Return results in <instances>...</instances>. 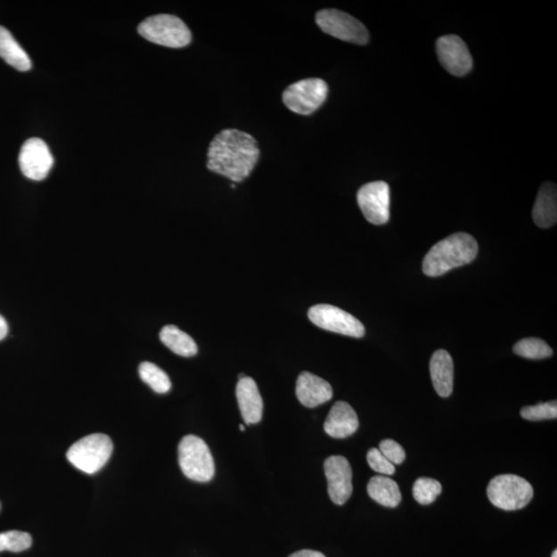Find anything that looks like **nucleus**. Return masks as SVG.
I'll use <instances>...</instances> for the list:
<instances>
[{
  "mask_svg": "<svg viewBox=\"0 0 557 557\" xmlns=\"http://www.w3.org/2000/svg\"><path fill=\"white\" fill-rule=\"evenodd\" d=\"M260 150L251 135L238 129L222 130L209 143L208 168L233 182H242L258 165Z\"/></svg>",
  "mask_w": 557,
  "mask_h": 557,
  "instance_id": "1",
  "label": "nucleus"
},
{
  "mask_svg": "<svg viewBox=\"0 0 557 557\" xmlns=\"http://www.w3.org/2000/svg\"><path fill=\"white\" fill-rule=\"evenodd\" d=\"M478 251V242L471 234H451L431 247L423 259L422 271L429 277H440L456 267L471 264Z\"/></svg>",
  "mask_w": 557,
  "mask_h": 557,
  "instance_id": "2",
  "label": "nucleus"
},
{
  "mask_svg": "<svg viewBox=\"0 0 557 557\" xmlns=\"http://www.w3.org/2000/svg\"><path fill=\"white\" fill-rule=\"evenodd\" d=\"M139 34L147 41L168 48H183L192 43V35L181 19L173 15L150 17L139 25Z\"/></svg>",
  "mask_w": 557,
  "mask_h": 557,
  "instance_id": "3",
  "label": "nucleus"
},
{
  "mask_svg": "<svg viewBox=\"0 0 557 557\" xmlns=\"http://www.w3.org/2000/svg\"><path fill=\"white\" fill-rule=\"evenodd\" d=\"M180 468L188 479L205 483L215 475V463L211 450L202 438L189 435L179 444Z\"/></svg>",
  "mask_w": 557,
  "mask_h": 557,
  "instance_id": "4",
  "label": "nucleus"
},
{
  "mask_svg": "<svg viewBox=\"0 0 557 557\" xmlns=\"http://www.w3.org/2000/svg\"><path fill=\"white\" fill-rule=\"evenodd\" d=\"M113 452V442L103 434L84 437L69 449L67 457L75 468L86 474H95L110 460Z\"/></svg>",
  "mask_w": 557,
  "mask_h": 557,
  "instance_id": "5",
  "label": "nucleus"
},
{
  "mask_svg": "<svg viewBox=\"0 0 557 557\" xmlns=\"http://www.w3.org/2000/svg\"><path fill=\"white\" fill-rule=\"evenodd\" d=\"M487 496L496 508L515 511L528 506L533 500L534 489L522 477L500 475L489 482Z\"/></svg>",
  "mask_w": 557,
  "mask_h": 557,
  "instance_id": "6",
  "label": "nucleus"
},
{
  "mask_svg": "<svg viewBox=\"0 0 557 557\" xmlns=\"http://www.w3.org/2000/svg\"><path fill=\"white\" fill-rule=\"evenodd\" d=\"M329 86L321 78H306L291 85L284 91L285 106L299 115H311L326 101Z\"/></svg>",
  "mask_w": 557,
  "mask_h": 557,
  "instance_id": "7",
  "label": "nucleus"
},
{
  "mask_svg": "<svg viewBox=\"0 0 557 557\" xmlns=\"http://www.w3.org/2000/svg\"><path fill=\"white\" fill-rule=\"evenodd\" d=\"M316 23L325 34L340 41L357 45L368 44L370 35L357 19L339 10H323L317 12Z\"/></svg>",
  "mask_w": 557,
  "mask_h": 557,
  "instance_id": "8",
  "label": "nucleus"
},
{
  "mask_svg": "<svg viewBox=\"0 0 557 557\" xmlns=\"http://www.w3.org/2000/svg\"><path fill=\"white\" fill-rule=\"evenodd\" d=\"M307 316L320 329L352 338H363L365 326L351 314L332 305L320 304L311 307Z\"/></svg>",
  "mask_w": 557,
  "mask_h": 557,
  "instance_id": "9",
  "label": "nucleus"
},
{
  "mask_svg": "<svg viewBox=\"0 0 557 557\" xmlns=\"http://www.w3.org/2000/svg\"><path fill=\"white\" fill-rule=\"evenodd\" d=\"M357 202L360 209L372 225H383L390 217V190L388 183L376 181L359 189Z\"/></svg>",
  "mask_w": 557,
  "mask_h": 557,
  "instance_id": "10",
  "label": "nucleus"
},
{
  "mask_svg": "<svg viewBox=\"0 0 557 557\" xmlns=\"http://www.w3.org/2000/svg\"><path fill=\"white\" fill-rule=\"evenodd\" d=\"M53 165L54 159L47 143L37 137L26 141L20 150L19 166L26 178L42 181L47 178Z\"/></svg>",
  "mask_w": 557,
  "mask_h": 557,
  "instance_id": "11",
  "label": "nucleus"
},
{
  "mask_svg": "<svg viewBox=\"0 0 557 557\" xmlns=\"http://www.w3.org/2000/svg\"><path fill=\"white\" fill-rule=\"evenodd\" d=\"M437 55L443 68L451 75L463 77L473 68V58L460 37L451 35L438 38Z\"/></svg>",
  "mask_w": 557,
  "mask_h": 557,
  "instance_id": "12",
  "label": "nucleus"
},
{
  "mask_svg": "<svg viewBox=\"0 0 557 557\" xmlns=\"http://www.w3.org/2000/svg\"><path fill=\"white\" fill-rule=\"evenodd\" d=\"M324 471L329 483L327 491L331 500L342 506L350 499L353 493L352 469L349 462L344 456H331L324 463Z\"/></svg>",
  "mask_w": 557,
  "mask_h": 557,
  "instance_id": "13",
  "label": "nucleus"
},
{
  "mask_svg": "<svg viewBox=\"0 0 557 557\" xmlns=\"http://www.w3.org/2000/svg\"><path fill=\"white\" fill-rule=\"evenodd\" d=\"M296 392L299 401L307 408H316L332 398L331 384L309 372L299 376Z\"/></svg>",
  "mask_w": 557,
  "mask_h": 557,
  "instance_id": "14",
  "label": "nucleus"
},
{
  "mask_svg": "<svg viewBox=\"0 0 557 557\" xmlns=\"http://www.w3.org/2000/svg\"><path fill=\"white\" fill-rule=\"evenodd\" d=\"M358 427L356 412L346 402L334 404L324 422L326 434L334 438H348L356 434Z\"/></svg>",
  "mask_w": 557,
  "mask_h": 557,
  "instance_id": "15",
  "label": "nucleus"
},
{
  "mask_svg": "<svg viewBox=\"0 0 557 557\" xmlns=\"http://www.w3.org/2000/svg\"><path fill=\"white\" fill-rule=\"evenodd\" d=\"M237 399L242 419L247 425L258 423L264 412V402L260 396L257 382L250 377L239 380L237 384Z\"/></svg>",
  "mask_w": 557,
  "mask_h": 557,
  "instance_id": "16",
  "label": "nucleus"
},
{
  "mask_svg": "<svg viewBox=\"0 0 557 557\" xmlns=\"http://www.w3.org/2000/svg\"><path fill=\"white\" fill-rule=\"evenodd\" d=\"M430 370L438 395L442 397H450L455 382V365L450 354L446 350H438L432 354Z\"/></svg>",
  "mask_w": 557,
  "mask_h": 557,
  "instance_id": "17",
  "label": "nucleus"
},
{
  "mask_svg": "<svg viewBox=\"0 0 557 557\" xmlns=\"http://www.w3.org/2000/svg\"><path fill=\"white\" fill-rule=\"evenodd\" d=\"M535 225L540 228H549L557 221V192L553 183H544L533 209Z\"/></svg>",
  "mask_w": 557,
  "mask_h": 557,
  "instance_id": "18",
  "label": "nucleus"
},
{
  "mask_svg": "<svg viewBox=\"0 0 557 557\" xmlns=\"http://www.w3.org/2000/svg\"><path fill=\"white\" fill-rule=\"evenodd\" d=\"M0 57L17 70L28 71L31 69L29 54L3 26H0Z\"/></svg>",
  "mask_w": 557,
  "mask_h": 557,
  "instance_id": "19",
  "label": "nucleus"
},
{
  "mask_svg": "<svg viewBox=\"0 0 557 557\" xmlns=\"http://www.w3.org/2000/svg\"><path fill=\"white\" fill-rule=\"evenodd\" d=\"M368 494L372 500L388 508H396L402 501L397 483L382 475L372 478L368 484Z\"/></svg>",
  "mask_w": 557,
  "mask_h": 557,
  "instance_id": "20",
  "label": "nucleus"
},
{
  "mask_svg": "<svg viewBox=\"0 0 557 557\" xmlns=\"http://www.w3.org/2000/svg\"><path fill=\"white\" fill-rule=\"evenodd\" d=\"M160 340L170 351L183 357H192L198 354V345L186 332L175 325L163 327L160 334Z\"/></svg>",
  "mask_w": 557,
  "mask_h": 557,
  "instance_id": "21",
  "label": "nucleus"
},
{
  "mask_svg": "<svg viewBox=\"0 0 557 557\" xmlns=\"http://www.w3.org/2000/svg\"><path fill=\"white\" fill-rule=\"evenodd\" d=\"M139 373L143 381L157 393H167L172 389L168 373L152 363L141 364Z\"/></svg>",
  "mask_w": 557,
  "mask_h": 557,
  "instance_id": "22",
  "label": "nucleus"
},
{
  "mask_svg": "<svg viewBox=\"0 0 557 557\" xmlns=\"http://www.w3.org/2000/svg\"><path fill=\"white\" fill-rule=\"evenodd\" d=\"M516 356L528 359H544L553 356V350L538 338H527L517 342L513 348Z\"/></svg>",
  "mask_w": 557,
  "mask_h": 557,
  "instance_id": "23",
  "label": "nucleus"
},
{
  "mask_svg": "<svg viewBox=\"0 0 557 557\" xmlns=\"http://www.w3.org/2000/svg\"><path fill=\"white\" fill-rule=\"evenodd\" d=\"M442 493L440 482L431 478H418L413 487V496L421 504H430L437 500Z\"/></svg>",
  "mask_w": 557,
  "mask_h": 557,
  "instance_id": "24",
  "label": "nucleus"
},
{
  "mask_svg": "<svg viewBox=\"0 0 557 557\" xmlns=\"http://www.w3.org/2000/svg\"><path fill=\"white\" fill-rule=\"evenodd\" d=\"M32 539L29 533L10 530L0 534V553H21L31 547Z\"/></svg>",
  "mask_w": 557,
  "mask_h": 557,
  "instance_id": "25",
  "label": "nucleus"
},
{
  "mask_svg": "<svg viewBox=\"0 0 557 557\" xmlns=\"http://www.w3.org/2000/svg\"><path fill=\"white\" fill-rule=\"evenodd\" d=\"M522 418L529 422L547 421V419H555L557 417V403L556 401L541 403L536 405H528L520 411Z\"/></svg>",
  "mask_w": 557,
  "mask_h": 557,
  "instance_id": "26",
  "label": "nucleus"
},
{
  "mask_svg": "<svg viewBox=\"0 0 557 557\" xmlns=\"http://www.w3.org/2000/svg\"><path fill=\"white\" fill-rule=\"evenodd\" d=\"M366 460H368L371 469L377 471L380 475L391 476L396 473L395 464H392L388 458L382 455V452L377 448H372L368 452Z\"/></svg>",
  "mask_w": 557,
  "mask_h": 557,
  "instance_id": "27",
  "label": "nucleus"
},
{
  "mask_svg": "<svg viewBox=\"0 0 557 557\" xmlns=\"http://www.w3.org/2000/svg\"><path fill=\"white\" fill-rule=\"evenodd\" d=\"M379 450L392 464H401L405 460V452L402 446L390 438L380 443Z\"/></svg>",
  "mask_w": 557,
  "mask_h": 557,
  "instance_id": "28",
  "label": "nucleus"
},
{
  "mask_svg": "<svg viewBox=\"0 0 557 557\" xmlns=\"http://www.w3.org/2000/svg\"><path fill=\"white\" fill-rule=\"evenodd\" d=\"M290 557H325V555L318 552H314V550H300V552L293 553Z\"/></svg>",
  "mask_w": 557,
  "mask_h": 557,
  "instance_id": "29",
  "label": "nucleus"
},
{
  "mask_svg": "<svg viewBox=\"0 0 557 557\" xmlns=\"http://www.w3.org/2000/svg\"><path fill=\"white\" fill-rule=\"evenodd\" d=\"M8 323H6V320L2 315H0V340H3L6 336H8Z\"/></svg>",
  "mask_w": 557,
  "mask_h": 557,
  "instance_id": "30",
  "label": "nucleus"
},
{
  "mask_svg": "<svg viewBox=\"0 0 557 557\" xmlns=\"http://www.w3.org/2000/svg\"><path fill=\"white\" fill-rule=\"evenodd\" d=\"M240 430H241V431H244L245 430L244 424H241L240 425Z\"/></svg>",
  "mask_w": 557,
  "mask_h": 557,
  "instance_id": "31",
  "label": "nucleus"
},
{
  "mask_svg": "<svg viewBox=\"0 0 557 557\" xmlns=\"http://www.w3.org/2000/svg\"><path fill=\"white\" fill-rule=\"evenodd\" d=\"M552 557H557V552H556V550H554V552H553V553Z\"/></svg>",
  "mask_w": 557,
  "mask_h": 557,
  "instance_id": "32",
  "label": "nucleus"
}]
</instances>
